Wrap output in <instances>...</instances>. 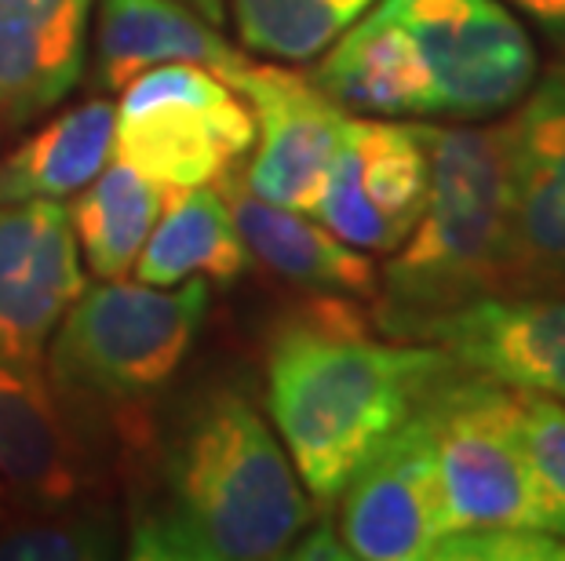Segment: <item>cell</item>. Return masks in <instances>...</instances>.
<instances>
[{
    "label": "cell",
    "instance_id": "6da1fadb",
    "mask_svg": "<svg viewBox=\"0 0 565 561\" xmlns=\"http://www.w3.org/2000/svg\"><path fill=\"white\" fill-rule=\"evenodd\" d=\"M452 368L430 343L376 336L354 295L315 292L285 310L267 343V409L310 504H340L362 463Z\"/></svg>",
    "mask_w": 565,
    "mask_h": 561
},
{
    "label": "cell",
    "instance_id": "7a4b0ae2",
    "mask_svg": "<svg viewBox=\"0 0 565 561\" xmlns=\"http://www.w3.org/2000/svg\"><path fill=\"white\" fill-rule=\"evenodd\" d=\"M315 521L278 431L245 393L209 390L183 412L131 518V558L267 561Z\"/></svg>",
    "mask_w": 565,
    "mask_h": 561
},
{
    "label": "cell",
    "instance_id": "3957f363",
    "mask_svg": "<svg viewBox=\"0 0 565 561\" xmlns=\"http://www.w3.org/2000/svg\"><path fill=\"white\" fill-rule=\"evenodd\" d=\"M430 179L413 234L380 273L376 325L419 343L430 321L486 295L511 292V161L508 121L430 128Z\"/></svg>",
    "mask_w": 565,
    "mask_h": 561
},
{
    "label": "cell",
    "instance_id": "277c9868",
    "mask_svg": "<svg viewBox=\"0 0 565 561\" xmlns=\"http://www.w3.org/2000/svg\"><path fill=\"white\" fill-rule=\"evenodd\" d=\"M212 300L209 281H103L84 289L47 343V376L70 401L131 404L186 362Z\"/></svg>",
    "mask_w": 565,
    "mask_h": 561
},
{
    "label": "cell",
    "instance_id": "5b68a950",
    "mask_svg": "<svg viewBox=\"0 0 565 561\" xmlns=\"http://www.w3.org/2000/svg\"><path fill=\"white\" fill-rule=\"evenodd\" d=\"M416 412L435 445L452 529H540L522 390L452 368Z\"/></svg>",
    "mask_w": 565,
    "mask_h": 561
},
{
    "label": "cell",
    "instance_id": "8992f818",
    "mask_svg": "<svg viewBox=\"0 0 565 561\" xmlns=\"http://www.w3.org/2000/svg\"><path fill=\"white\" fill-rule=\"evenodd\" d=\"M256 142L242 91L194 63L153 66L117 106V158L161 190L209 186Z\"/></svg>",
    "mask_w": 565,
    "mask_h": 561
},
{
    "label": "cell",
    "instance_id": "52a82bcc",
    "mask_svg": "<svg viewBox=\"0 0 565 561\" xmlns=\"http://www.w3.org/2000/svg\"><path fill=\"white\" fill-rule=\"evenodd\" d=\"M413 41L435 91V114L489 121L514 110L536 80L522 22L497 0H376Z\"/></svg>",
    "mask_w": 565,
    "mask_h": 561
},
{
    "label": "cell",
    "instance_id": "ba28073f",
    "mask_svg": "<svg viewBox=\"0 0 565 561\" xmlns=\"http://www.w3.org/2000/svg\"><path fill=\"white\" fill-rule=\"evenodd\" d=\"M427 179V125L347 117L310 216L369 256H391L424 212Z\"/></svg>",
    "mask_w": 565,
    "mask_h": 561
},
{
    "label": "cell",
    "instance_id": "9c48e42d",
    "mask_svg": "<svg viewBox=\"0 0 565 561\" xmlns=\"http://www.w3.org/2000/svg\"><path fill=\"white\" fill-rule=\"evenodd\" d=\"M340 536L362 561H430L445 532V507L435 445L424 416L413 412L362 463L340 496Z\"/></svg>",
    "mask_w": 565,
    "mask_h": 561
},
{
    "label": "cell",
    "instance_id": "30bf717a",
    "mask_svg": "<svg viewBox=\"0 0 565 561\" xmlns=\"http://www.w3.org/2000/svg\"><path fill=\"white\" fill-rule=\"evenodd\" d=\"M88 289L63 201H0V357L41 365Z\"/></svg>",
    "mask_w": 565,
    "mask_h": 561
},
{
    "label": "cell",
    "instance_id": "8fae6325",
    "mask_svg": "<svg viewBox=\"0 0 565 561\" xmlns=\"http://www.w3.org/2000/svg\"><path fill=\"white\" fill-rule=\"evenodd\" d=\"M511 292L565 289V58L533 80L508 117Z\"/></svg>",
    "mask_w": 565,
    "mask_h": 561
},
{
    "label": "cell",
    "instance_id": "7c38bea8",
    "mask_svg": "<svg viewBox=\"0 0 565 561\" xmlns=\"http://www.w3.org/2000/svg\"><path fill=\"white\" fill-rule=\"evenodd\" d=\"M231 88L242 91L256 117V153L242 164L248 190L274 205L315 212L347 114L324 99L310 77L252 58L237 69Z\"/></svg>",
    "mask_w": 565,
    "mask_h": 561
},
{
    "label": "cell",
    "instance_id": "4fadbf2b",
    "mask_svg": "<svg viewBox=\"0 0 565 561\" xmlns=\"http://www.w3.org/2000/svg\"><path fill=\"white\" fill-rule=\"evenodd\" d=\"M463 373L565 401V289L475 300L419 332Z\"/></svg>",
    "mask_w": 565,
    "mask_h": 561
},
{
    "label": "cell",
    "instance_id": "5bb4252c",
    "mask_svg": "<svg viewBox=\"0 0 565 561\" xmlns=\"http://www.w3.org/2000/svg\"><path fill=\"white\" fill-rule=\"evenodd\" d=\"M215 190L231 205L248 256L278 273L281 281L299 284L307 292H335L354 295V300H372L380 292V270L369 252L340 241L310 212L274 205L252 194L242 175V161L215 179Z\"/></svg>",
    "mask_w": 565,
    "mask_h": 561
},
{
    "label": "cell",
    "instance_id": "9a60e30c",
    "mask_svg": "<svg viewBox=\"0 0 565 561\" xmlns=\"http://www.w3.org/2000/svg\"><path fill=\"white\" fill-rule=\"evenodd\" d=\"M92 0H0V128L55 110L84 69Z\"/></svg>",
    "mask_w": 565,
    "mask_h": 561
},
{
    "label": "cell",
    "instance_id": "2e32d148",
    "mask_svg": "<svg viewBox=\"0 0 565 561\" xmlns=\"http://www.w3.org/2000/svg\"><path fill=\"white\" fill-rule=\"evenodd\" d=\"M84 482L88 471L77 438L41 365L0 357V485L26 499V507H58L81 499Z\"/></svg>",
    "mask_w": 565,
    "mask_h": 561
},
{
    "label": "cell",
    "instance_id": "e0dca14e",
    "mask_svg": "<svg viewBox=\"0 0 565 561\" xmlns=\"http://www.w3.org/2000/svg\"><path fill=\"white\" fill-rule=\"evenodd\" d=\"M95 63L103 88L125 91L147 69L168 63H194L234 85L248 55L179 0H103Z\"/></svg>",
    "mask_w": 565,
    "mask_h": 561
},
{
    "label": "cell",
    "instance_id": "ac0fdd59",
    "mask_svg": "<svg viewBox=\"0 0 565 561\" xmlns=\"http://www.w3.org/2000/svg\"><path fill=\"white\" fill-rule=\"evenodd\" d=\"M310 80L340 110L365 117L435 114V91L413 41L380 4L324 47Z\"/></svg>",
    "mask_w": 565,
    "mask_h": 561
},
{
    "label": "cell",
    "instance_id": "d6986e66",
    "mask_svg": "<svg viewBox=\"0 0 565 561\" xmlns=\"http://www.w3.org/2000/svg\"><path fill=\"white\" fill-rule=\"evenodd\" d=\"M248 262L252 256L234 212L215 183H209L168 194L136 259V273L147 284H183L194 278L231 284L248 270Z\"/></svg>",
    "mask_w": 565,
    "mask_h": 561
},
{
    "label": "cell",
    "instance_id": "ffe728a7",
    "mask_svg": "<svg viewBox=\"0 0 565 561\" xmlns=\"http://www.w3.org/2000/svg\"><path fill=\"white\" fill-rule=\"evenodd\" d=\"M117 158V106L88 99L52 117L0 161V201H66Z\"/></svg>",
    "mask_w": 565,
    "mask_h": 561
},
{
    "label": "cell",
    "instance_id": "44dd1931",
    "mask_svg": "<svg viewBox=\"0 0 565 561\" xmlns=\"http://www.w3.org/2000/svg\"><path fill=\"white\" fill-rule=\"evenodd\" d=\"M164 201L168 190H161L153 179L131 169L121 158H114L81 190L66 212L81 256L88 259L95 278L117 281L136 270V259L161 216Z\"/></svg>",
    "mask_w": 565,
    "mask_h": 561
},
{
    "label": "cell",
    "instance_id": "7402d4cb",
    "mask_svg": "<svg viewBox=\"0 0 565 561\" xmlns=\"http://www.w3.org/2000/svg\"><path fill=\"white\" fill-rule=\"evenodd\" d=\"M376 0H231L245 47L303 63L329 47Z\"/></svg>",
    "mask_w": 565,
    "mask_h": 561
},
{
    "label": "cell",
    "instance_id": "603a6c76",
    "mask_svg": "<svg viewBox=\"0 0 565 561\" xmlns=\"http://www.w3.org/2000/svg\"><path fill=\"white\" fill-rule=\"evenodd\" d=\"M121 551L117 518L81 499L58 507H30L22 521L0 532V561H99Z\"/></svg>",
    "mask_w": 565,
    "mask_h": 561
},
{
    "label": "cell",
    "instance_id": "cb8c5ba5",
    "mask_svg": "<svg viewBox=\"0 0 565 561\" xmlns=\"http://www.w3.org/2000/svg\"><path fill=\"white\" fill-rule=\"evenodd\" d=\"M522 434L540 529L565 540V401L522 390Z\"/></svg>",
    "mask_w": 565,
    "mask_h": 561
},
{
    "label": "cell",
    "instance_id": "d4e9b609",
    "mask_svg": "<svg viewBox=\"0 0 565 561\" xmlns=\"http://www.w3.org/2000/svg\"><path fill=\"white\" fill-rule=\"evenodd\" d=\"M438 561H565V540L544 529H452L435 547Z\"/></svg>",
    "mask_w": 565,
    "mask_h": 561
},
{
    "label": "cell",
    "instance_id": "484cf974",
    "mask_svg": "<svg viewBox=\"0 0 565 561\" xmlns=\"http://www.w3.org/2000/svg\"><path fill=\"white\" fill-rule=\"evenodd\" d=\"M288 558H329V561H343L351 558V551H347L343 536H335V529L329 521H318V529L303 536V540H292V547H288Z\"/></svg>",
    "mask_w": 565,
    "mask_h": 561
},
{
    "label": "cell",
    "instance_id": "4316f807",
    "mask_svg": "<svg viewBox=\"0 0 565 561\" xmlns=\"http://www.w3.org/2000/svg\"><path fill=\"white\" fill-rule=\"evenodd\" d=\"M529 22H536L551 41L565 44V0H511Z\"/></svg>",
    "mask_w": 565,
    "mask_h": 561
},
{
    "label": "cell",
    "instance_id": "83f0119b",
    "mask_svg": "<svg viewBox=\"0 0 565 561\" xmlns=\"http://www.w3.org/2000/svg\"><path fill=\"white\" fill-rule=\"evenodd\" d=\"M179 4L194 8L198 15H204L212 22V26H223L226 22V0H179Z\"/></svg>",
    "mask_w": 565,
    "mask_h": 561
},
{
    "label": "cell",
    "instance_id": "f1b7e54d",
    "mask_svg": "<svg viewBox=\"0 0 565 561\" xmlns=\"http://www.w3.org/2000/svg\"><path fill=\"white\" fill-rule=\"evenodd\" d=\"M0 131H4V128H0Z\"/></svg>",
    "mask_w": 565,
    "mask_h": 561
}]
</instances>
